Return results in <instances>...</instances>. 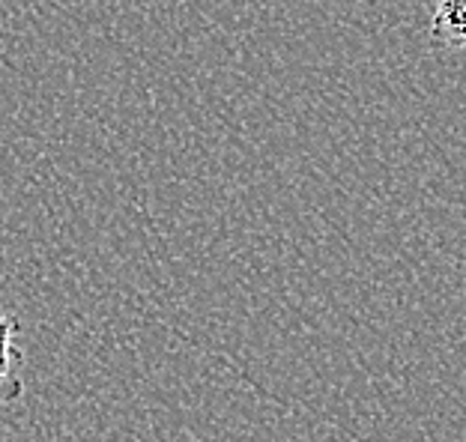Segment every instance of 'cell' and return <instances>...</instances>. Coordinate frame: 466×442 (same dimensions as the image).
I'll return each instance as SVG.
<instances>
[{
	"instance_id": "6da1fadb",
	"label": "cell",
	"mask_w": 466,
	"mask_h": 442,
	"mask_svg": "<svg viewBox=\"0 0 466 442\" xmlns=\"http://www.w3.org/2000/svg\"><path fill=\"white\" fill-rule=\"evenodd\" d=\"M18 332V320L0 308V409L13 407L25 395V377H21L25 353H21Z\"/></svg>"
},
{
	"instance_id": "7a4b0ae2",
	"label": "cell",
	"mask_w": 466,
	"mask_h": 442,
	"mask_svg": "<svg viewBox=\"0 0 466 442\" xmlns=\"http://www.w3.org/2000/svg\"><path fill=\"white\" fill-rule=\"evenodd\" d=\"M431 45L440 51L466 48V0H437L428 25Z\"/></svg>"
}]
</instances>
